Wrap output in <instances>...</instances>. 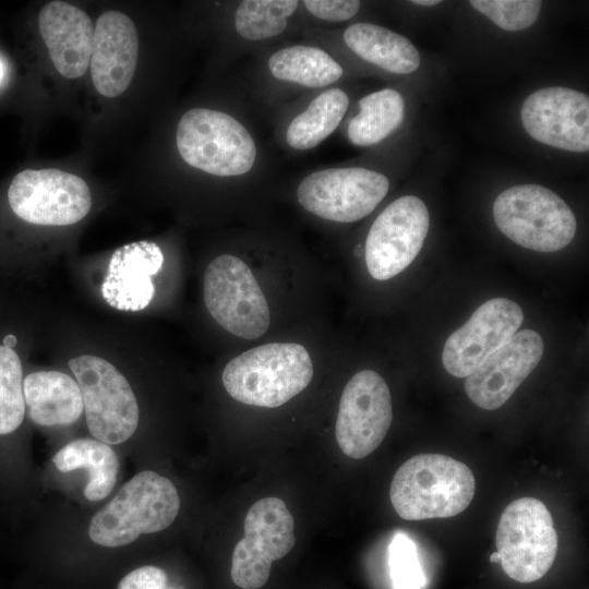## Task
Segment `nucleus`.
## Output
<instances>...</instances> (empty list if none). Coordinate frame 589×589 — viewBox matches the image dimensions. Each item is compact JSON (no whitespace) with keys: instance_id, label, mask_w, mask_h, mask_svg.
Masks as SVG:
<instances>
[{"instance_id":"f257e3e1","label":"nucleus","mask_w":589,"mask_h":589,"mask_svg":"<svg viewBox=\"0 0 589 589\" xmlns=\"http://www.w3.org/2000/svg\"><path fill=\"white\" fill-rule=\"evenodd\" d=\"M474 492L476 480L467 465L442 454H419L398 468L389 496L399 517L425 520L460 514Z\"/></svg>"},{"instance_id":"f03ea898","label":"nucleus","mask_w":589,"mask_h":589,"mask_svg":"<svg viewBox=\"0 0 589 589\" xmlns=\"http://www.w3.org/2000/svg\"><path fill=\"white\" fill-rule=\"evenodd\" d=\"M313 377V364L304 346L271 342L249 349L230 360L223 384L236 400L276 408L300 394Z\"/></svg>"},{"instance_id":"7ed1b4c3","label":"nucleus","mask_w":589,"mask_h":589,"mask_svg":"<svg viewBox=\"0 0 589 589\" xmlns=\"http://www.w3.org/2000/svg\"><path fill=\"white\" fill-rule=\"evenodd\" d=\"M180 509V498L172 482L145 470L127 482L89 524L91 540L101 546L118 548L141 534L169 527Z\"/></svg>"},{"instance_id":"20e7f679","label":"nucleus","mask_w":589,"mask_h":589,"mask_svg":"<svg viewBox=\"0 0 589 589\" xmlns=\"http://www.w3.org/2000/svg\"><path fill=\"white\" fill-rule=\"evenodd\" d=\"M497 228L522 248L555 252L574 239L577 223L570 207L550 189L521 184L506 189L494 201Z\"/></svg>"},{"instance_id":"39448f33","label":"nucleus","mask_w":589,"mask_h":589,"mask_svg":"<svg viewBox=\"0 0 589 589\" xmlns=\"http://www.w3.org/2000/svg\"><path fill=\"white\" fill-rule=\"evenodd\" d=\"M176 143L187 164L219 177L247 173L256 158V146L248 130L230 115L214 109L184 112Z\"/></svg>"},{"instance_id":"423d86ee","label":"nucleus","mask_w":589,"mask_h":589,"mask_svg":"<svg viewBox=\"0 0 589 589\" xmlns=\"http://www.w3.org/2000/svg\"><path fill=\"white\" fill-rule=\"evenodd\" d=\"M495 544L505 574L521 584L542 578L557 553V533L546 506L534 497H520L503 510Z\"/></svg>"},{"instance_id":"0eeeda50","label":"nucleus","mask_w":589,"mask_h":589,"mask_svg":"<svg viewBox=\"0 0 589 589\" xmlns=\"http://www.w3.org/2000/svg\"><path fill=\"white\" fill-rule=\"evenodd\" d=\"M69 368L81 388L91 434L108 445L129 440L139 424V406L123 374L94 354L71 359Z\"/></svg>"},{"instance_id":"6e6552de","label":"nucleus","mask_w":589,"mask_h":589,"mask_svg":"<svg viewBox=\"0 0 589 589\" xmlns=\"http://www.w3.org/2000/svg\"><path fill=\"white\" fill-rule=\"evenodd\" d=\"M203 292L209 314L232 335L255 339L267 330V300L249 266L237 256L224 254L207 265Z\"/></svg>"},{"instance_id":"1a4fd4ad","label":"nucleus","mask_w":589,"mask_h":589,"mask_svg":"<svg viewBox=\"0 0 589 589\" xmlns=\"http://www.w3.org/2000/svg\"><path fill=\"white\" fill-rule=\"evenodd\" d=\"M243 529L232 553L231 579L242 589H257L268 580L272 563L293 548L294 521L283 500L268 496L250 507Z\"/></svg>"},{"instance_id":"9d476101","label":"nucleus","mask_w":589,"mask_h":589,"mask_svg":"<svg viewBox=\"0 0 589 589\" xmlns=\"http://www.w3.org/2000/svg\"><path fill=\"white\" fill-rule=\"evenodd\" d=\"M8 201L17 217L40 226L73 225L92 207L87 183L59 169L19 172L9 187Z\"/></svg>"},{"instance_id":"9b49d317","label":"nucleus","mask_w":589,"mask_h":589,"mask_svg":"<svg viewBox=\"0 0 589 589\" xmlns=\"http://www.w3.org/2000/svg\"><path fill=\"white\" fill-rule=\"evenodd\" d=\"M388 179L365 168H332L312 172L297 189L299 203L326 220L353 223L368 216L388 192Z\"/></svg>"},{"instance_id":"f8f14e48","label":"nucleus","mask_w":589,"mask_h":589,"mask_svg":"<svg viewBox=\"0 0 589 589\" xmlns=\"http://www.w3.org/2000/svg\"><path fill=\"white\" fill-rule=\"evenodd\" d=\"M430 227L426 205L414 195L390 203L372 224L364 245L370 275L387 280L405 271L419 254Z\"/></svg>"},{"instance_id":"ddd939ff","label":"nucleus","mask_w":589,"mask_h":589,"mask_svg":"<svg viewBox=\"0 0 589 589\" xmlns=\"http://www.w3.org/2000/svg\"><path fill=\"white\" fill-rule=\"evenodd\" d=\"M392 420V397L385 380L372 370L356 373L340 396L336 420L339 448L351 458H364L383 442Z\"/></svg>"},{"instance_id":"4468645a","label":"nucleus","mask_w":589,"mask_h":589,"mask_svg":"<svg viewBox=\"0 0 589 589\" xmlns=\"http://www.w3.org/2000/svg\"><path fill=\"white\" fill-rule=\"evenodd\" d=\"M524 321L520 305L506 298L482 303L470 318L446 339L442 362L455 377H467L505 345Z\"/></svg>"},{"instance_id":"2eb2a0df","label":"nucleus","mask_w":589,"mask_h":589,"mask_svg":"<svg viewBox=\"0 0 589 589\" xmlns=\"http://www.w3.org/2000/svg\"><path fill=\"white\" fill-rule=\"evenodd\" d=\"M521 121L534 140L569 152L589 149L588 95L562 86L530 94L521 107Z\"/></svg>"},{"instance_id":"dca6fc26","label":"nucleus","mask_w":589,"mask_h":589,"mask_svg":"<svg viewBox=\"0 0 589 589\" xmlns=\"http://www.w3.org/2000/svg\"><path fill=\"white\" fill-rule=\"evenodd\" d=\"M542 354L543 341L536 330L516 333L467 376V396L485 410L502 407L536 369Z\"/></svg>"},{"instance_id":"f3484780","label":"nucleus","mask_w":589,"mask_h":589,"mask_svg":"<svg viewBox=\"0 0 589 589\" xmlns=\"http://www.w3.org/2000/svg\"><path fill=\"white\" fill-rule=\"evenodd\" d=\"M139 39L133 21L120 11L101 13L94 27L91 76L96 91L108 98L130 85L137 63Z\"/></svg>"},{"instance_id":"a211bd4d","label":"nucleus","mask_w":589,"mask_h":589,"mask_svg":"<svg viewBox=\"0 0 589 589\" xmlns=\"http://www.w3.org/2000/svg\"><path fill=\"white\" fill-rule=\"evenodd\" d=\"M164 263L160 248L151 241H136L118 248L111 255L101 285V296L113 309L140 311L152 301V277Z\"/></svg>"},{"instance_id":"6ab92c4d","label":"nucleus","mask_w":589,"mask_h":589,"mask_svg":"<svg viewBox=\"0 0 589 589\" xmlns=\"http://www.w3.org/2000/svg\"><path fill=\"white\" fill-rule=\"evenodd\" d=\"M38 28L56 70L67 79L82 76L93 50L89 16L68 2L50 1L39 12Z\"/></svg>"},{"instance_id":"aec40b11","label":"nucleus","mask_w":589,"mask_h":589,"mask_svg":"<svg viewBox=\"0 0 589 589\" xmlns=\"http://www.w3.org/2000/svg\"><path fill=\"white\" fill-rule=\"evenodd\" d=\"M23 395L29 418L43 426L71 424L84 409L77 382L59 371L28 374L23 380Z\"/></svg>"},{"instance_id":"412c9836","label":"nucleus","mask_w":589,"mask_h":589,"mask_svg":"<svg viewBox=\"0 0 589 589\" xmlns=\"http://www.w3.org/2000/svg\"><path fill=\"white\" fill-rule=\"evenodd\" d=\"M346 45L359 57L385 71L407 74L420 64V55L405 36L372 23H356L344 33Z\"/></svg>"},{"instance_id":"4be33fe9","label":"nucleus","mask_w":589,"mask_h":589,"mask_svg":"<svg viewBox=\"0 0 589 589\" xmlns=\"http://www.w3.org/2000/svg\"><path fill=\"white\" fill-rule=\"evenodd\" d=\"M52 461L61 472L87 469L89 479L84 495L92 502L105 498L116 484L118 457L108 444L98 440H75L63 446Z\"/></svg>"},{"instance_id":"5701e85b","label":"nucleus","mask_w":589,"mask_h":589,"mask_svg":"<svg viewBox=\"0 0 589 589\" xmlns=\"http://www.w3.org/2000/svg\"><path fill=\"white\" fill-rule=\"evenodd\" d=\"M272 74L283 81L308 87H323L342 75V68L316 47L292 46L273 53L268 60Z\"/></svg>"},{"instance_id":"b1692460","label":"nucleus","mask_w":589,"mask_h":589,"mask_svg":"<svg viewBox=\"0 0 589 589\" xmlns=\"http://www.w3.org/2000/svg\"><path fill=\"white\" fill-rule=\"evenodd\" d=\"M360 111L348 125L349 141L358 146L376 144L402 122L405 101L395 89L371 93L359 101Z\"/></svg>"},{"instance_id":"393cba45","label":"nucleus","mask_w":589,"mask_h":589,"mask_svg":"<svg viewBox=\"0 0 589 589\" xmlns=\"http://www.w3.org/2000/svg\"><path fill=\"white\" fill-rule=\"evenodd\" d=\"M348 104L347 94L339 88L323 92L290 122L286 131L287 143L301 151L317 146L338 127Z\"/></svg>"},{"instance_id":"a878e982","label":"nucleus","mask_w":589,"mask_h":589,"mask_svg":"<svg viewBox=\"0 0 589 589\" xmlns=\"http://www.w3.org/2000/svg\"><path fill=\"white\" fill-rule=\"evenodd\" d=\"M294 0H245L237 9L235 26L245 39L261 40L283 33L287 17L297 9Z\"/></svg>"},{"instance_id":"bb28decb","label":"nucleus","mask_w":589,"mask_h":589,"mask_svg":"<svg viewBox=\"0 0 589 589\" xmlns=\"http://www.w3.org/2000/svg\"><path fill=\"white\" fill-rule=\"evenodd\" d=\"M23 369L19 354L0 345V435L14 432L25 414Z\"/></svg>"},{"instance_id":"cd10ccee","label":"nucleus","mask_w":589,"mask_h":589,"mask_svg":"<svg viewBox=\"0 0 589 589\" xmlns=\"http://www.w3.org/2000/svg\"><path fill=\"white\" fill-rule=\"evenodd\" d=\"M470 4L505 31H521L531 26L541 10L537 0H471Z\"/></svg>"},{"instance_id":"c85d7f7f","label":"nucleus","mask_w":589,"mask_h":589,"mask_svg":"<svg viewBox=\"0 0 589 589\" xmlns=\"http://www.w3.org/2000/svg\"><path fill=\"white\" fill-rule=\"evenodd\" d=\"M389 567L395 589H422L424 576L414 543L397 533L389 546Z\"/></svg>"},{"instance_id":"c756f323","label":"nucleus","mask_w":589,"mask_h":589,"mask_svg":"<svg viewBox=\"0 0 589 589\" xmlns=\"http://www.w3.org/2000/svg\"><path fill=\"white\" fill-rule=\"evenodd\" d=\"M303 4L314 16L330 22L349 20L360 8L356 0H305Z\"/></svg>"},{"instance_id":"7c9ffc66","label":"nucleus","mask_w":589,"mask_h":589,"mask_svg":"<svg viewBox=\"0 0 589 589\" xmlns=\"http://www.w3.org/2000/svg\"><path fill=\"white\" fill-rule=\"evenodd\" d=\"M167 575L156 566H142L127 574L117 589H167Z\"/></svg>"},{"instance_id":"2f4dec72","label":"nucleus","mask_w":589,"mask_h":589,"mask_svg":"<svg viewBox=\"0 0 589 589\" xmlns=\"http://www.w3.org/2000/svg\"><path fill=\"white\" fill-rule=\"evenodd\" d=\"M411 2L414 3V4H419V5H435V4H438L441 1H438V0H413Z\"/></svg>"},{"instance_id":"473e14b6","label":"nucleus","mask_w":589,"mask_h":589,"mask_svg":"<svg viewBox=\"0 0 589 589\" xmlns=\"http://www.w3.org/2000/svg\"><path fill=\"white\" fill-rule=\"evenodd\" d=\"M15 344H16V338L13 335L7 336L3 340V345L7 347L14 346Z\"/></svg>"},{"instance_id":"72a5a7b5","label":"nucleus","mask_w":589,"mask_h":589,"mask_svg":"<svg viewBox=\"0 0 589 589\" xmlns=\"http://www.w3.org/2000/svg\"><path fill=\"white\" fill-rule=\"evenodd\" d=\"M490 561L493 562V563L500 562V556H498L497 552H494V553L491 554Z\"/></svg>"},{"instance_id":"f704fd0d","label":"nucleus","mask_w":589,"mask_h":589,"mask_svg":"<svg viewBox=\"0 0 589 589\" xmlns=\"http://www.w3.org/2000/svg\"><path fill=\"white\" fill-rule=\"evenodd\" d=\"M3 75H4V68H3L2 62L0 61V83H1V81L3 79Z\"/></svg>"}]
</instances>
